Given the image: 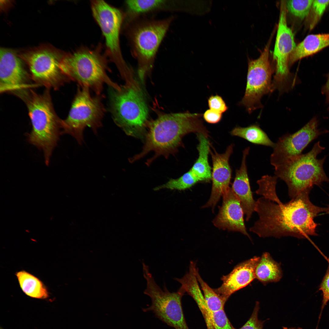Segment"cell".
<instances>
[{
    "label": "cell",
    "instance_id": "1",
    "mask_svg": "<svg viewBox=\"0 0 329 329\" xmlns=\"http://www.w3.org/2000/svg\"><path fill=\"white\" fill-rule=\"evenodd\" d=\"M310 192H302L285 204L275 203L264 197L259 198L255 209L259 218L250 231L262 238H304L317 235L318 224L314 219L325 212L326 208L313 204L310 199Z\"/></svg>",
    "mask_w": 329,
    "mask_h": 329
},
{
    "label": "cell",
    "instance_id": "2",
    "mask_svg": "<svg viewBox=\"0 0 329 329\" xmlns=\"http://www.w3.org/2000/svg\"><path fill=\"white\" fill-rule=\"evenodd\" d=\"M202 116V114L188 111L161 115L149 124L142 151L130 158V161L134 162L153 151L154 155L146 163L149 165L159 156L167 158L170 154H175L182 146L183 137L188 133H201L209 136L201 119Z\"/></svg>",
    "mask_w": 329,
    "mask_h": 329
},
{
    "label": "cell",
    "instance_id": "3",
    "mask_svg": "<svg viewBox=\"0 0 329 329\" xmlns=\"http://www.w3.org/2000/svg\"><path fill=\"white\" fill-rule=\"evenodd\" d=\"M20 98L26 104L32 124L28 141L42 150L45 164L48 165L61 134L62 119L54 110L49 89L40 94L30 89Z\"/></svg>",
    "mask_w": 329,
    "mask_h": 329
},
{
    "label": "cell",
    "instance_id": "4",
    "mask_svg": "<svg viewBox=\"0 0 329 329\" xmlns=\"http://www.w3.org/2000/svg\"><path fill=\"white\" fill-rule=\"evenodd\" d=\"M60 67L69 80L92 90L96 95H101L105 84L115 89L120 87L107 75L109 70L107 59L97 49L82 48L64 55Z\"/></svg>",
    "mask_w": 329,
    "mask_h": 329
},
{
    "label": "cell",
    "instance_id": "5",
    "mask_svg": "<svg viewBox=\"0 0 329 329\" xmlns=\"http://www.w3.org/2000/svg\"><path fill=\"white\" fill-rule=\"evenodd\" d=\"M173 16L156 19L143 16L127 21L126 34L141 75L152 68L160 45Z\"/></svg>",
    "mask_w": 329,
    "mask_h": 329
},
{
    "label": "cell",
    "instance_id": "6",
    "mask_svg": "<svg viewBox=\"0 0 329 329\" xmlns=\"http://www.w3.org/2000/svg\"><path fill=\"white\" fill-rule=\"evenodd\" d=\"M324 149L318 141L307 153L274 168L275 176L286 183L289 195L292 199L302 192H310L314 185L320 186L324 182H329L323 168L326 156L320 159L317 158Z\"/></svg>",
    "mask_w": 329,
    "mask_h": 329
},
{
    "label": "cell",
    "instance_id": "7",
    "mask_svg": "<svg viewBox=\"0 0 329 329\" xmlns=\"http://www.w3.org/2000/svg\"><path fill=\"white\" fill-rule=\"evenodd\" d=\"M110 109L116 124L128 135L143 139L148 110L141 92L132 84L110 87Z\"/></svg>",
    "mask_w": 329,
    "mask_h": 329
},
{
    "label": "cell",
    "instance_id": "8",
    "mask_svg": "<svg viewBox=\"0 0 329 329\" xmlns=\"http://www.w3.org/2000/svg\"><path fill=\"white\" fill-rule=\"evenodd\" d=\"M102 98L101 95L93 96L89 89L78 86L68 115L61 120V134L71 135L80 144L83 141V132L86 127L97 134L105 112Z\"/></svg>",
    "mask_w": 329,
    "mask_h": 329
},
{
    "label": "cell",
    "instance_id": "9",
    "mask_svg": "<svg viewBox=\"0 0 329 329\" xmlns=\"http://www.w3.org/2000/svg\"><path fill=\"white\" fill-rule=\"evenodd\" d=\"M143 263V275L147 282L144 293L150 297L151 302L149 306L143 308V311L152 312L157 318L175 329H189L182 304L185 292L180 288L176 292H170L165 283L162 289L155 282L149 267Z\"/></svg>",
    "mask_w": 329,
    "mask_h": 329
},
{
    "label": "cell",
    "instance_id": "10",
    "mask_svg": "<svg viewBox=\"0 0 329 329\" xmlns=\"http://www.w3.org/2000/svg\"><path fill=\"white\" fill-rule=\"evenodd\" d=\"M91 8L93 16L104 37L107 54L122 78L127 80L130 76L131 71L122 55L119 38L125 15L102 0L92 1Z\"/></svg>",
    "mask_w": 329,
    "mask_h": 329
},
{
    "label": "cell",
    "instance_id": "11",
    "mask_svg": "<svg viewBox=\"0 0 329 329\" xmlns=\"http://www.w3.org/2000/svg\"><path fill=\"white\" fill-rule=\"evenodd\" d=\"M286 1L281 2L279 20L273 52L275 71L272 81L273 90L280 92L287 90L299 82L289 70L290 56L296 45L294 34L287 22Z\"/></svg>",
    "mask_w": 329,
    "mask_h": 329
},
{
    "label": "cell",
    "instance_id": "12",
    "mask_svg": "<svg viewBox=\"0 0 329 329\" xmlns=\"http://www.w3.org/2000/svg\"><path fill=\"white\" fill-rule=\"evenodd\" d=\"M271 40V38L258 58L248 61L245 91L239 105L245 107L249 113L262 108V97L273 91V70L269 59Z\"/></svg>",
    "mask_w": 329,
    "mask_h": 329
},
{
    "label": "cell",
    "instance_id": "13",
    "mask_svg": "<svg viewBox=\"0 0 329 329\" xmlns=\"http://www.w3.org/2000/svg\"><path fill=\"white\" fill-rule=\"evenodd\" d=\"M63 56L44 48L24 53L21 57L28 66L32 80L47 89L57 90L69 80L60 67Z\"/></svg>",
    "mask_w": 329,
    "mask_h": 329
},
{
    "label": "cell",
    "instance_id": "14",
    "mask_svg": "<svg viewBox=\"0 0 329 329\" xmlns=\"http://www.w3.org/2000/svg\"><path fill=\"white\" fill-rule=\"evenodd\" d=\"M318 120L313 117L301 129L295 133L287 134L280 137L273 147L270 156V162L274 168L280 166L302 154L303 150L313 140L327 130L318 129Z\"/></svg>",
    "mask_w": 329,
    "mask_h": 329
},
{
    "label": "cell",
    "instance_id": "15",
    "mask_svg": "<svg viewBox=\"0 0 329 329\" xmlns=\"http://www.w3.org/2000/svg\"><path fill=\"white\" fill-rule=\"evenodd\" d=\"M30 80V74L25 69L19 57L10 49L1 48V90L11 92L18 96L32 86Z\"/></svg>",
    "mask_w": 329,
    "mask_h": 329
},
{
    "label": "cell",
    "instance_id": "16",
    "mask_svg": "<svg viewBox=\"0 0 329 329\" xmlns=\"http://www.w3.org/2000/svg\"><path fill=\"white\" fill-rule=\"evenodd\" d=\"M234 145L229 146L223 154H219L210 143V153L213 164L211 172L212 187L210 199L202 208L211 207L214 210L215 207L223 193L230 188L232 170L229 165V157L232 153Z\"/></svg>",
    "mask_w": 329,
    "mask_h": 329
},
{
    "label": "cell",
    "instance_id": "17",
    "mask_svg": "<svg viewBox=\"0 0 329 329\" xmlns=\"http://www.w3.org/2000/svg\"><path fill=\"white\" fill-rule=\"evenodd\" d=\"M222 196V204L213 221L214 225L220 229L240 232L251 239L245 225L242 209L232 188L228 189Z\"/></svg>",
    "mask_w": 329,
    "mask_h": 329
},
{
    "label": "cell",
    "instance_id": "18",
    "mask_svg": "<svg viewBox=\"0 0 329 329\" xmlns=\"http://www.w3.org/2000/svg\"><path fill=\"white\" fill-rule=\"evenodd\" d=\"M260 257L255 256L236 266L228 274L221 278L222 284L213 289L227 300L233 293L247 286L255 278V271Z\"/></svg>",
    "mask_w": 329,
    "mask_h": 329
},
{
    "label": "cell",
    "instance_id": "19",
    "mask_svg": "<svg viewBox=\"0 0 329 329\" xmlns=\"http://www.w3.org/2000/svg\"><path fill=\"white\" fill-rule=\"evenodd\" d=\"M250 150L248 147L243 151L241 166L237 169L231 188L239 200L246 221H249L255 211L256 201L253 198L248 176L246 159Z\"/></svg>",
    "mask_w": 329,
    "mask_h": 329
},
{
    "label": "cell",
    "instance_id": "20",
    "mask_svg": "<svg viewBox=\"0 0 329 329\" xmlns=\"http://www.w3.org/2000/svg\"><path fill=\"white\" fill-rule=\"evenodd\" d=\"M126 16L129 19L162 11L178 10L179 3L173 0H129L126 2Z\"/></svg>",
    "mask_w": 329,
    "mask_h": 329
},
{
    "label": "cell",
    "instance_id": "21",
    "mask_svg": "<svg viewBox=\"0 0 329 329\" xmlns=\"http://www.w3.org/2000/svg\"><path fill=\"white\" fill-rule=\"evenodd\" d=\"M329 46V33L309 35L296 46L290 56L289 66Z\"/></svg>",
    "mask_w": 329,
    "mask_h": 329
},
{
    "label": "cell",
    "instance_id": "22",
    "mask_svg": "<svg viewBox=\"0 0 329 329\" xmlns=\"http://www.w3.org/2000/svg\"><path fill=\"white\" fill-rule=\"evenodd\" d=\"M196 134L199 141L197 146L199 156L190 170L200 181L208 182L211 179V169L208 160L210 143L204 135Z\"/></svg>",
    "mask_w": 329,
    "mask_h": 329
},
{
    "label": "cell",
    "instance_id": "23",
    "mask_svg": "<svg viewBox=\"0 0 329 329\" xmlns=\"http://www.w3.org/2000/svg\"><path fill=\"white\" fill-rule=\"evenodd\" d=\"M255 278L265 284L278 282L282 276L280 265L267 252L260 257L255 268Z\"/></svg>",
    "mask_w": 329,
    "mask_h": 329
},
{
    "label": "cell",
    "instance_id": "24",
    "mask_svg": "<svg viewBox=\"0 0 329 329\" xmlns=\"http://www.w3.org/2000/svg\"><path fill=\"white\" fill-rule=\"evenodd\" d=\"M16 275L21 288L27 295L40 299L48 297L46 287L38 278L24 271L17 272Z\"/></svg>",
    "mask_w": 329,
    "mask_h": 329
},
{
    "label": "cell",
    "instance_id": "25",
    "mask_svg": "<svg viewBox=\"0 0 329 329\" xmlns=\"http://www.w3.org/2000/svg\"><path fill=\"white\" fill-rule=\"evenodd\" d=\"M233 136L243 138L254 144L273 147L275 143L269 138L266 133L257 124L246 127L237 126L231 131Z\"/></svg>",
    "mask_w": 329,
    "mask_h": 329
},
{
    "label": "cell",
    "instance_id": "26",
    "mask_svg": "<svg viewBox=\"0 0 329 329\" xmlns=\"http://www.w3.org/2000/svg\"><path fill=\"white\" fill-rule=\"evenodd\" d=\"M196 274L197 280L200 284L206 304L211 312L224 309L227 300L217 294L202 278L196 268Z\"/></svg>",
    "mask_w": 329,
    "mask_h": 329
},
{
    "label": "cell",
    "instance_id": "27",
    "mask_svg": "<svg viewBox=\"0 0 329 329\" xmlns=\"http://www.w3.org/2000/svg\"><path fill=\"white\" fill-rule=\"evenodd\" d=\"M200 181L190 169L180 177L176 179H171L166 183L154 189L155 191L162 189L171 190H183L190 188Z\"/></svg>",
    "mask_w": 329,
    "mask_h": 329
},
{
    "label": "cell",
    "instance_id": "28",
    "mask_svg": "<svg viewBox=\"0 0 329 329\" xmlns=\"http://www.w3.org/2000/svg\"><path fill=\"white\" fill-rule=\"evenodd\" d=\"M278 178L276 176L266 175L263 176L257 181L259 188L256 193L263 195V197L277 203H282L278 197L276 192V186Z\"/></svg>",
    "mask_w": 329,
    "mask_h": 329
},
{
    "label": "cell",
    "instance_id": "29",
    "mask_svg": "<svg viewBox=\"0 0 329 329\" xmlns=\"http://www.w3.org/2000/svg\"><path fill=\"white\" fill-rule=\"evenodd\" d=\"M313 0H287V9L294 16L302 20L308 16Z\"/></svg>",
    "mask_w": 329,
    "mask_h": 329
},
{
    "label": "cell",
    "instance_id": "30",
    "mask_svg": "<svg viewBox=\"0 0 329 329\" xmlns=\"http://www.w3.org/2000/svg\"><path fill=\"white\" fill-rule=\"evenodd\" d=\"M329 5V0H313L307 16V26L312 29L319 22Z\"/></svg>",
    "mask_w": 329,
    "mask_h": 329
},
{
    "label": "cell",
    "instance_id": "31",
    "mask_svg": "<svg viewBox=\"0 0 329 329\" xmlns=\"http://www.w3.org/2000/svg\"><path fill=\"white\" fill-rule=\"evenodd\" d=\"M212 319L214 329H236L230 322L224 309L212 312Z\"/></svg>",
    "mask_w": 329,
    "mask_h": 329
},
{
    "label": "cell",
    "instance_id": "32",
    "mask_svg": "<svg viewBox=\"0 0 329 329\" xmlns=\"http://www.w3.org/2000/svg\"><path fill=\"white\" fill-rule=\"evenodd\" d=\"M259 310V304L257 302L249 318L242 327L239 329H263L264 322L259 320L258 317Z\"/></svg>",
    "mask_w": 329,
    "mask_h": 329
},
{
    "label": "cell",
    "instance_id": "33",
    "mask_svg": "<svg viewBox=\"0 0 329 329\" xmlns=\"http://www.w3.org/2000/svg\"><path fill=\"white\" fill-rule=\"evenodd\" d=\"M208 102L210 109L221 114L228 108L222 97L217 94L210 96L208 98Z\"/></svg>",
    "mask_w": 329,
    "mask_h": 329
},
{
    "label": "cell",
    "instance_id": "34",
    "mask_svg": "<svg viewBox=\"0 0 329 329\" xmlns=\"http://www.w3.org/2000/svg\"><path fill=\"white\" fill-rule=\"evenodd\" d=\"M320 290L322 292L323 294L321 313L323 308L329 300V267L327 273L320 285Z\"/></svg>",
    "mask_w": 329,
    "mask_h": 329
},
{
    "label": "cell",
    "instance_id": "35",
    "mask_svg": "<svg viewBox=\"0 0 329 329\" xmlns=\"http://www.w3.org/2000/svg\"><path fill=\"white\" fill-rule=\"evenodd\" d=\"M204 120L210 124H216L219 122L222 117V114L209 109L207 110L203 115Z\"/></svg>",
    "mask_w": 329,
    "mask_h": 329
},
{
    "label": "cell",
    "instance_id": "36",
    "mask_svg": "<svg viewBox=\"0 0 329 329\" xmlns=\"http://www.w3.org/2000/svg\"><path fill=\"white\" fill-rule=\"evenodd\" d=\"M325 76L327 79L326 82L322 87L321 93L326 97V103L328 105L327 110L329 111V72Z\"/></svg>",
    "mask_w": 329,
    "mask_h": 329
},
{
    "label": "cell",
    "instance_id": "37",
    "mask_svg": "<svg viewBox=\"0 0 329 329\" xmlns=\"http://www.w3.org/2000/svg\"><path fill=\"white\" fill-rule=\"evenodd\" d=\"M325 212L326 214H329V204L327 206V207H326V210Z\"/></svg>",
    "mask_w": 329,
    "mask_h": 329
},
{
    "label": "cell",
    "instance_id": "38",
    "mask_svg": "<svg viewBox=\"0 0 329 329\" xmlns=\"http://www.w3.org/2000/svg\"><path fill=\"white\" fill-rule=\"evenodd\" d=\"M283 329H302V328H288L287 327H283Z\"/></svg>",
    "mask_w": 329,
    "mask_h": 329
},
{
    "label": "cell",
    "instance_id": "39",
    "mask_svg": "<svg viewBox=\"0 0 329 329\" xmlns=\"http://www.w3.org/2000/svg\"></svg>",
    "mask_w": 329,
    "mask_h": 329
}]
</instances>
